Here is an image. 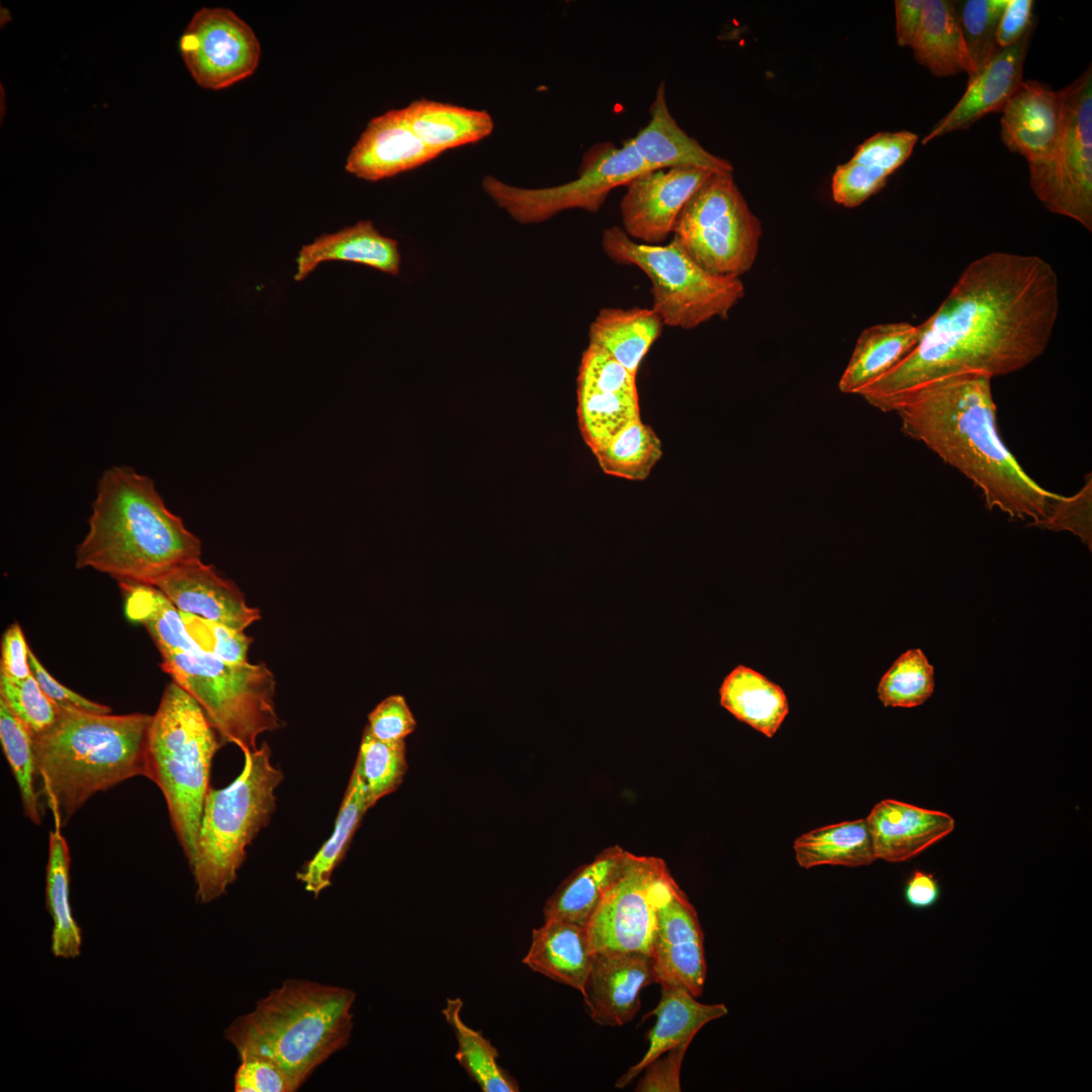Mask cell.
I'll return each mask as SVG.
<instances>
[{"mask_svg":"<svg viewBox=\"0 0 1092 1092\" xmlns=\"http://www.w3.org/2000/svg\"><path fill=\"white\" fill-rule=\"evenodd\" d=\"M577 418L582 438L593 453L640 419L636 375L590 344L578 368Z\"/></svg>","mask_w":1092,"mask_h":1092,"instance_id":"obj_15","label":"cell"},{"mask_svg":"<svg viewBox=\"0 0 1092 1092\" xmlns=\"http://www.w3.org/2000/svg\"><path fill=\"white\" fill-rule=\"evenodd\" d=\"M463 1001L448 998L442 1014L453 1029L459 1065L483 1092H517V1080L497 1063L498 1052L481 1031L468 1026L461 1017Z\"/></svg>","mask_w":1092,"mask_h":1092,"instance_id":"obj_38","label":"cell"},{"mask_svg":"<svg viewBox=\"0 0 1092 1092\" xmlns=\"http://www.w3.org/2000/svg\"><path fill=\"white\" fill-rule=\"evenodd\" d=\"M151 719L145 713L112 715L61 707L56 722L32 736L37 796L52 812L55 828H63L96 793L146 777Z\"/></svg>","mask_w":1092,"mask_h":1092,"instance_id":"obj_4","label":"cell"},{"mask_svg":"<svg viewBox=\"0 0 1092 1092\" xmlns=\"http://www.w3.org/2000/svg\"><path fill=\"white\" fill-rule=\"evenodd\" d=\"M180 613L188 634L201 650L228 662H248L252 637L220 623Z\"/></svg>","mask_w":1092,"mask_h":1092,"instance_id":"obj_46","label":"cell"},{"mask_svg":"<svg viewBox=\"0 0 1092 1092\" xmlns=\"http://www.w3.org/2000/svg\"><path fill=\"white\" fill-rule=\"evenodd\" d=\"M370 808L365 786L353 768L331 837L296 874L305 891L317 897L331 886L334 870L343 860L363 816Z\"/></svg>","mask_w":1092,"mask_h":1092,"instance_id":"obj_36","label":"cell"},{"mask_svg":"<svg viewBox=\"0 0 1092 1092\" xmlns=\"http://www.w3.org/2000/svg\"><path fill=\"white\" fill-rule=\"evenodd\" d=\"M0 740L17 783L24 815L34 824L41 821L35 787L33 737L28 728L0 700Z\"/></svg>","mask_w":1092,"mask_h":1092,"instance_id":"obj_41","label":"cell"},{"mask_svg":"<svg viewBox=\"0 0 1092 1092\" xmlns=\"http://www.w3.org/2000/svg\"><path fill=\"white\" fill-rule=\"evenodd\" d=\"M649 114L648 123L631 141L651 171L695 167L718 174H733L729 161L708 152L675 121L667 106L664 82L656 90Z\"/></svg>","mask_w":1092,"mask_h":1092,"instance_id":"obj_26","label":"cell"},{"mask_svg":"<svg viewBox=\"0 0 1092 1092\" xmlns=\"http://www.w3.org/2000/svg\"><path fill=\"white\" fill-rule=\"evenodd\" d=\"M221 745L198 702L178 684L170 682L150 722L146 778L165 798L189 866L196 854L212 759Z\"/></svg>","mask_w":1092,"mask_h":1092,"instance_id":"obj_6","label":"cell"},{"mask_svg":"<svg viewBox=\"0 0 1092 1092\" xmlns=\"http://www.w3.org/2000/svg\"><path fill=\"white\" fill-rule=\"evenodd\" d=\"M28 648L20 625L11 624L1 640L0 672L14 679L29 676Z\"/></svg>","mask_w":1092,"mask_h":1092,"instance_id":"obj_53","label":"cell"},{"mask_svg":"<svg viewBox=\"0 0 1092 1092\" xmlns=\"http://www.w3.org/2000/svg\"><path fill=\"white\" fill-rule=\"evenodd\" d=\"M160 654L162 669L198 702L222 745L252 752L262 733L281 728L276 681L265 663H232L199 647Z\"/></svg>","mask_w":1092,"mask_h":1092,"instance_id":"obj_8","label":"cell"},{"mask_svg":"<svg viewBox=\"0 0 1092 1092\" xmlns=\"http://www.w3.org/2000/svg\"><path fill=\"white\" fill-rule=\"evenodd\" d=\"M918 135L912 131L878 132L860 144L852 158L837 166L831 181L833 200L855 207L880 191L911 156Z\"/></svg>","mask_w":1092,"mask_h":1092,"instance_id":"obj_24","label":"cell"},{"mask_svg":"<svg viewBox=\"0 0 1092 1092\" xmlns=\"http://www.w3.org/2000/svg\"><path fill=\"white\" fill-rule=\"evenodd\" d=\"M921 326L908 322L879 324L864 329L838 381L842 393L860 389L898 365L918 344Z\"/></svg>","mask_w":1092,"mask_h":1092,"instance_id":"obj_31","label":"cell"},{"mask_svg":"<svg viewBox=\"0 0 1092 1092\" xmlns=\"http://www.w3.org/2000/svg\"><path fill=\"white\" fill-rule=\"evenodd\" d=\"M798 864L861 867L876 858L866 819L823 826L800 835L794 842Z\"/></svg>","mask_w":1092,"mask_h":1092,"instance_id":"obj_35","label":"cell"},{"mask_svg":"<svg viewBox=\"0 0 1092 1092\" xmlns=\"http://www.w3.org/2000/svg\"><path fill=\"white\" fill-rule=\"evenodd\" d=\"M1001 112L1000 136L1005 147L1025 158L1029 169L1048 163L1061 134V90L1035 80L1023 81Z\"/></svg>","mask_w":1092,"mask_h":1092,"instance_id":"obj_20","label":"cell"},{"mask_svg":"<svg viewBox=\"0 0 1092 1092\" xmlns=\"http://www.w3.org/2000/svg\"><path fill=\"white\" fill-rule=\"evenodd\" d=\"M354 768L365 786L372 807L402 783L407 768L404 740H380L365 727Z\"/></svg>","mask_w":1092,"mask_h":1092,"instance_id":"obj_42","label":"cell"},{"mask_svg":"<svg viewBox=\"0 0 1092 1092\" xmlns=\"http://www.w3.org/2000/svg\"><path fill=\"white\" fill-rule=\"evenodd\" d=\"M688 1045H678L660 1055L643 1070L634 1091L637 1092H678L680 1088V1067Z\"/></svg>","mask_w":1092,"mask_h":1092,"instance_id":"obj_50","label":"cell"},{"mask_svg":"<svg viewBox=\"0 0 1092 1092\" xmlns=\"http://www.w3.org/2000/svg\"><path fill=\"white\" fill-rule=\"evenodd\" d=\"M991 380L981 373L942 377L905 395L893 412L901 431L970 479L989 510L1040 527L1060 494L1034 481L1003 443Z\"/></svg>","mask_w":1092,"mask_h":1092,"instance_id":"obj_2","label":"cell"},{"mask_svg":"<svg viewBox=\"0 0 1092 1092\" xmlns=\"http://www.w3.org/2000/svg\"><path fill=\"white\" fill-rule=\"evenodd\" d=\"M595 456L604 473L628 480L646 479L662 456V444L655 432L637 419Z\"/></svg>","mask_w":1092,"mask_h":1092,"instance_id":"obj_40","label":"cell"},{"mask_svg":"<svg viewBox=\"0 0 1092 1092\" xmlns=\"http://www.w3.org/2000/svg\"><path fill=\"white\" fill-rule=\"evenodd\" d=\"M1032 0H1007L996 31L999 49L1008 48L1025 34L1036 22L1033 18Z\"/></svg>","mask_w":1092,"mask_h":1092,"instance_id":"obj_52","label":"cell"},{"mask_svg":"<svg viewBox=\"0 0 1092 1092\" xmlns=\"http://www.w3.org/2000/svg\"><path fill=\"white\" fill-rule=\"evenodd\" d=\"M876 858L901 862L949 834L953 818L896 800L878 803L866 819Z\"/></svg>","mask_w":1092,"mask_h":1092,"instance_id":"obj_23","label":"cell"},{"mask_svg":"<svg viewBox=\"0 0 1092 1092\" xmlns=\"http://www.w3.org/2000/svg\"><path fill=\"white\" fill-rule=\"evenodd\" d=\"M1035 23L1016 43L1000 49L972 78L957 104L922 140L926 145L946 133L967 129L989 113L1001 112L1023 80L1024 61Z\"/></svg>","mask_w":1092,"mask_h":1092,"instance_id":"obj_21","label":"cell"},{"mask_svg":"<svg viewBox=\"0 0 1092 1092\" xmlns=\"http://www.w3.org/2000/svg\"><path fill=\"white\" fill-rule=\"evenodd\" d=\"M354 1001L350 989L289 979L251 1012L237 1017L223 1035L239 1057L271 1061L298 1090L320 1065L347 1045Z\"/></svg>","mask_w":1092,"mask_h":1092,"instance_id":"obj_5","label":"cell"},{"mask_svg":"<svg viewBox=\"0 0 1092 1092\" xmlns=\"http://www.w3.org/2000/svg\"><path fill=\"white\" fill-rule=\"evenodd\" d=\"M200 554V540L166 507L150 477L125 466L103 472L88 532L76 549L77 568L154 585Z\"/></svg>","mask_w":1092,"mask_h":1092,"instance_id":"obj_3","label":"cell"},{"mask_svg":"<svg viewBox=\"0 0 1092 1092\" xmlns=\"http://www.w3.org/2000/svg\"><path fill=\"white\" fill-rule=\"evenodd\" d=\"M657 983L654 961L643 952L594 953L580 991L594 1022L622 1026L640 1009L641 991Z\"/></svg>","mask_w":1092,"mask_h":1092,"instance_id":"obj_18","label":"cell"},{"mask_svg":"<svg viewBox=\"0 0 1092 1092\" xmlns=\"http://www.w3.org/2000/svg\"><path fill=\"white\" fill-rule=\"evenodd\" d=\"M244 756L238 778L223 789L209 788L205 797L196 854L189 866L200 903L217 899L235 882L247 846L275 809V790L283 774L272 763L269 745L264 742Z\"/></svg>","mask_w":1092,"mask_h":1092,"instance_id":"obj_7","label":"cell"},{"mask_svg":"<svg viewBox=\"0 0 1092 1092\" xmlns=\"http://www.w3.org/2000/svg\"><path fill=\"white\" fill-rule=\"evenodd\" d=\"M910 47L915 61L937 78L975 75L954 2L924 0L921 24Z\"/></svg>","mask_w":1092,"mask_h":1092,"instance_id":"obj_30","label":"cell"},{"mask_svg":"<svg viewBox=\"0 0 1092 1092\" xmlns=\"http://www.w3.org/2000/svg\"><path fill=\"white\" fill-rule=\"evenodd\" d=\"M402 110L416 135L440 155L483 140L494 126L485 110L435 100L418 99Z\"/></svg>","mask_w":1092,"mask_h":1092,"instance_id":"obj_32","label":"cell"},{"mask_svg":"<svg viewBox=\"0 0 1092 1092\" xmlns=\"http://www.w3.org/2000/svg\"><path fill=\"white\" fill-rule=\"evenodd\" d=\"M935 686L934 668L919 648L901 654L882 676L878 696L885 707L913 708L926 702Z\"/></svg>","mask_w":1092,"mask_h":1092,"instance_id":"obj_43","label":"cell"},{"mask_svg":"<svg viewBox=\"0 0 1092 1092\" xmlns=\"http://www.w3.org/2000/svg\"><path fill=\"white\" fill-rule=\"evenodd\" d=\"M719 694L722 707L766 737L775 735L789 713L783 689L744 665L724 678Z\"/></svg>","mask_w":1092,"mask_h":1092,"instance_id":"obj_34","label":"cell"},{"mask_svg":"<svg viewBox=\"0 0 1092 1092\" xmlns=\"http://www.w3.org/2000/svg\"><path fill=\"white\" fill-rule=\"evenodd\" d=\"M939 895L934 876L918 870L911 875L904 888L905 900L913 908H929L937 902Z\"/></svg>","mask_w":1092,"mask_h":1092,"instance_id":"obj_55","label":"cell"},{"mask_svg":"<svg viewBox=\"0 0 1092 1092\" xmlns=\"http://www.w3.org/2000/svg\"><path fill=\"white\" fill-rule=\"evenodd\" d=\"M602 247L617 264L636 266L650 279L651 308L663 326L692 330L714 317L727 318L744 296L740 278L709 273L673 240L642 244L613 225L604 231Z\"/></svg>","mask_w":1092,"mask_h":1092,"instance_id":"obj_9","label":"cell"},{"mask_svg":"<svg viewBox=\"0 0 1092 1092\" xmlns=\"http://www.w3.org/2000/svg\"><path fill=\"white\" fill-rule=\"evenodd\" d=\"M439 155L412 130L402 108L390 109L368 122L345 169L360 179L378 181L416 169Z\"/></svg>","mask_w":1092,"mask_h":1092,"instance_id":"obj_22","label":"cell"},{"mask_svg":"<svg viewBox=\"0 0 1092 1092\" xmlns=\"http://www.w3.org/2000/svg\"><path fill=\"white\" fill-rule=\"evenodd\" d=\"M70 851L61 829L49 836L46 875V908L53 919L51 950L56 958L74 959L80 954L81 929L70 904Z\"/></svg>","mask_w":1092,"mask_h":1092,"instance_id":"obj_37","label":"cell"},{"mask_svg":"<svg viewBox=\"0 0 1092 1092\" xmlns=\"http://www.w3.org/2000/svg\"><path fill=\"white\" fill-rule=\"evenodd\" d=\"M179 51L198 86L220 90L256 71L261 43L253 28L233 10L203 7L185 27Z\"/></svg>","mask_w":1092,"mask_h":1092,"instance_id":"obj_14","label":"cell"},{"mask_svg":"<svg viewBox=\"0 0 1092 1092\" xmlns=\"http://www.w3.org/2000/svg\"><path fill=\"white\" fill-rule=\"evenodd\" d=\"M629 855L613 845L573 871L546 901L544 920L559 919L586 927L605 893L623 873Z\"/></svg>","mask_w":1092,"mask_h":1092,"instance_id":"obj_29","label":"cell"},{"mask_svg":"<svg viewBox=\"0 0 1092 1092\" xmlns=\"http://www.w3.org/2000/svg\"><path fill=\"white\" fill-rule=\"evenodd\" d=\"M0 700L32 736L50 728L61 711V707L41 690L32 672L24 679H14L0 672Z\"/></svg>","mask_w":1092,"mask_h":1092,"instance_id":"obj_45","label":"cell"},{"mask_svg":"<svg viewBox=\"0 0 1092 1092\" xmlns=\"http://www.w3.org/2000/svg\"><path fill=\"white\" fill-rule=\"evenodd\" d=\"M762 235L733 174H712L675 222L672 240L702 268L740 278L753 266Z\"/></svg>","mask_w":1092,"mask_h":1092,"instance_id":"obj_10","label":"cell"},{"mask_svg":"<svg viewBox=\"0 0 1092 1092\" xmlns=\"http://www.w3.org/2000/svg\"><path fill=\"white\" fill-rule=\"evenodd\" d=\"M712 174L701 168L674 167L636 177L626 185L620 204L624 232L636 242L661 245L672 234L686 203Z\"/></svg>","mask_w":1092,"mask_h":1092,"instance_id":"obj_16","label":"cell"},{"mask_svg":"<svg viewBox=\"0 0 1092 1092\" xmlns=\"http://www.w3.org/2000/svg\"><path fill=\"white\" fill-rule=\"evenodd\" d=\"M673 883L663 859L630 852L586 925L594 952L651 956L656 911Z\"/></svg>","mask_w":1092,"mask_h":1092,"instance_id":"obj_13","label":"cell"},{"mask_svg":"<svg viewBox=\"0 0 1092 1092\" xmlns=\"http://www.w3.org/2000/svg\"><path fill=\"white\" fill-rule=\"evenodd\" d=\"M651 957L657 983L680 985L697 998L702 995L707 977L704 932L695 907L675 881L656 911Z\"/></svg>","mask_w":1092,"mask_h":1092,"instance_id":"obj_17","label":"cell"},{"mask_svg":"<svg viewBox=\"0 0 1092 1092\" xmlns=\"http://www.w3.org/2000/svg\"><path fill=\"white\" fill-rule=\"evenodd\" d=\"M182 613L220 623L242 631L261 617L250 607L240 588L220 576L200 558L174 568L153 585Z\"/></svg>","mask_w":1092,"mask_h":1092,"instance_id":"obj_19","label":"cell"},{"mask_svg":"<svg viewBox=\"0 0 1092 1092\" xmlns=\"http://www.w3.org/2000/svg\"><path fill=\"white\" fill-rule=\"evenodd\" d=\"M663 324L652 308H602L588 330L589 344L636 375L638 367L662 331Z\"/></svg>","mask_w":1092,"mask_h":1092,"instance_id":"obj_33","label":"cell"},{"mask_svg":"<svg viewBox=\"0 0 1092 1092\" xmlns=\"http://www.w3.org/2000/svg\"><path fill=\"white\" fill-rule=\"evenodd\" d=\"M649 171L629 139L620 148L602 143L587 150L577 178L564 184L521 188L485 176L482 187L515 220L528 224L542 222L568 209L597 212L613 189L626 186Z\"/></svg>","mask_w":1092,"mask_h":1092,"instance_id":"obj_11","label":"cell"},{"mask_svg":"<svg viewBox=\"0 0 1092 1092\" xmlns=\"http://www.w3.org/2000/svg\"><path fill=\"white\" fill-rule=\"evenodd\" d=\"M241 1063L235 1075L237 1092H293L296 1091L285 1072L263 1058L240 1057Z\"/></svg>","mask_w":1092,"mask_h":1092,"instance_id":"obj_49","label":"cell"},{"mask_svg":"<svg viewBox=\"0 0 1092 1092\" xmlns=\"http://www.w3.org/2000/svg\"><path fill=\"white\" fill-rule=\"evenodd\" d=\"M416 725L417 721L404 697L391 695L369 713L366 728L380 740L398 741L413 733Z\"/></svg>","mask_w":1092,"mask_h":1092,"instance_id":"obj_48","label":"cell"},{"mask_svg":"<svg viewBox=\"0 0 1092 1092\" xmlns=\"http://www.w3.org/2000/svg\"><path fill=\"white\" fill-rule=\"evenodd\" d=\"M924 0H896V36L900 47H910L922 19Z\"/></svg>","mask_w":1092,"mask_h":1092,"instance_id":"obj_54","label":"cell"},{"mask_svg":"<svg viewBox=\"0 0 1092 1092\" xmlns=\"http://www.w3.org/2000/svg\"><path fill=\"white\" fill-rule=\"evenodd\" d=\"M659 984L660 1000L656 1007L646 1014L656 1017L655 1024L647 1034L648 1049L641 1060L617 1080V1088L626 1087L650 1062L665 1052L678 1045L689 1046L704 1025L728 1013L725 1004L702 1003L680 985L667 982Z\"/></svg>","mask_w":1092,"mask_h":1092,"instance_id":"obj_25","label":"cell"},{"mask_svg":"<svg viewBox=\"0 0 1092 1092\" xmlns=\"http://www.w3.org/2000/svg\"><path fill=\"white\" fill-rule=\"evenodd\" d=\"M400 253L395 240L383 236L370 220H360L338 232L323 234L303 246L296 258L294 279L306 278L321 263L345 261L398 275Z\"/></svg>","mask_w":1092,"mask_h":1092,"instance_id":"obj_27","label":"cell"},{"mask_svg":"<svg viewBox=\"0 0 1092 1092\" xmlns=\"http://www.w3.org/2000/svg\"><path fill=\"white\" fill-rule=\"evenodd\" d=\"M1006 4L1007 0H967L960 9L956 6L975 75L1000 50L996 31Z\"/></svg>","mask_w":1092,"mask_h":1092,"instance_id":"obj_44","label":"cell"},{"mask_svg":"<svg viewBox=\"0 0 1092 1092\" xmlns=\"http://www.w3.org/2000/svg\"><path fill=\"white\" fill-rule=\"evenodd\" d=\"M1061 134L1052 159L1029 169L1030 187L1051 212L1092 231V69L1061 90Z\"/></svg>","mask_w":1092,"mask_h":1092,"instance_id":"obj_12","label":"cell"},{"mask_svg":"<svg viewBox=\"0 0 1092 1092\" xmlns=\"http://www.w3.org/2000/svg\"><path fill=\"white\" fill-rule=\"evenodd\" d=\"M119 585L124 593L126 617L147 629L160 653L199 647L188 634L180 611L157 587L127 582Z\"/></svg>","mask_w":1092,"mask_h":1092,"instance_id":"obj_39","label":"cell"},{"mask_svg":"<svg viewBox=\"0 0 1092 1092\" xmlns=\"http://www.w3.org/2000/svg\"><path fill=\"white\" fill-rule=\"evenodd\" d=\"M1039 528L1052 531H1069L1092 549V478H1086L1083 487L1072 496L1059 495L1052 505L1050 515Z\"/></svg>","mask_w":1092,"mask_h":1092,"instance_id":"obj_47","label":"cell"},{"mask_svg":"<svg viewBox=\"0 0 1092 1092\" xmlns=\"http://www.w3.org/2000/svg\"><path fill=\"white\" fill-rule=\"evenodd\" d=\"M28 661L31 672L41 690L60 707L91 713H111L108 706L92 702L59 682L42 666L30 648H28Z\"/></svg>","mask_w":1092,"mask_h":1092,"instance_id":"obj_51","label":"cell"},{"mask_svg":"<svg viewBox=\"0 0 1092 1092\" xmlns=\"http://www.w3.org/2000/svg\"><path fill=\"white\" fill-rule=\"evenodd\" d=\"M1059 279L1039 256L992 252L973 260L921 326L916 347L856 394L884 413L939 378L1019 371L1046 350L1059 314Z\"/></svg>","mask_w":1092,"mask_h":1092,"instance_id":"obj_1","label":"cell"},{"mask_svg":"<svg viewBox=\"0 0 1092 1092\" xmlns=\"http://www.w3.org/2000/svg\"><path fill=\"white\" fill-rule=\"evenodd\" d=\"M594 953L586 927L548 919L533 929L523 963L533 972L581 991Z\"/></svg>","mask_w":1092,"mask_h":1092,"instance_id":"obj_28","label":"cell"}]
</instances>
